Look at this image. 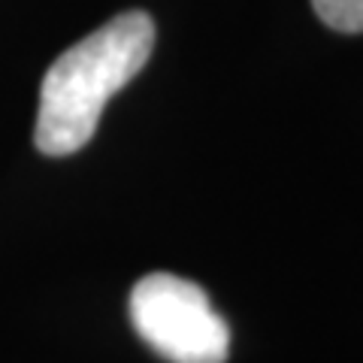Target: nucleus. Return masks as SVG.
I'll return each instance as SVG.
<instances>
[{"mask_svg":"<svg viewBox=\"0 0 363 363\" xmlns=\"http://www.w3.org/2000/svg\"><path fill=\"white\" fill-rule=\"evenodd\" d=\"M155 49V21L130 9L70 45L43 76L33 143L49 157L85 149L106 100L145 67Z\"/></svg>","mask_w":363,"mask_h":363,"instance_id":"f257e3e1","label":"nucleus"},{"mask_svg":"<svg viewBox=\"0 0 363 363\" xmlns=\"http://www.w3.org/2000/svg\"><path fill=\"white\" fill-rule=\"evenodd\" d=\"M133 330L169 363H224L230 327L209 294L173 272H149L130 291Z\"/></svg>","mask_w":363,"mask_h":363,"instance_id":"f03ea898","label":"nucleus"},{"mask_svg":"<svg viewBox=\"0 0 363 363\" xmlns=\"http://www.w3.org/2000/svg\"><path fill=\"white\" fill-rule=\"evenodd\" d=\"M318 18L339 33H363V0H312Z\"/></svg>","mask_w":363,"mask_h":363,"instance_id":"7ed1b4c3","label":"nucleus"}]
</instances>
